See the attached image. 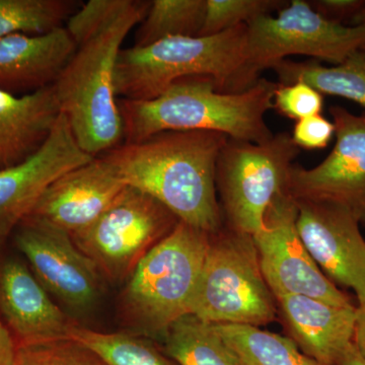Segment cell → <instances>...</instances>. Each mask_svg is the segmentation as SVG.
<instances>
[{"mask_svg":"<svg viewBox=\"0 0 365 365\" xmlns=\"http://www.w3.org/2000/svg\"><path fill=\"white\" fill-rule=\"evenodd\" d=\"M337 365H365V359L353 344Z\"/></svg>","mask_w":365,"mask_h":365,"instance_id":"d6a6232c","label":"cell"},{"mask_svg":"<svg viewBox=\"0 0 365 365\" xmlns=\"http://www.w3.org/2000/svg\"><path fill=\"white\" fill-rule=\"evenodd\" d=\"M206 0H155L135 34V47L172 37H199Z\"/></svg>","mask_w":365,"mask_h":365,"instance_id":"603a6c76","label":"cell"},{"mask_svg":"<svg viewBox=\"0 0 365 365\" xmlns=\"http://www.w3.org/2000/svg\"><path fill=\"white\" fill-rule=\"evenodd\" d=\"M228 137L211 131H163L101 155L127 186L162 203L180 222L209 235L222 228L215 167Z\"/></svg>","mask_w":365,"mask_h":365,"instance_id":"7a4b0ae2","label":"cell"},{"mask_svg":"<svg viewBox=\"0 0 365 365\" xmlns=\"http://www.w3.org/2000/svg\"><path fill=\"white\" fill-rule=\"evenodd\" d=\"M297 202L287 190L269 206L264 227L254 235L264 279L274 299L306 295L334 306H353L312 258L297 227Z\"/></svg>","mask_w":365,"mask_h":365,"instance_id":"30bf717a","label":"cell"},{"mask_svg":"<svg viewBox=\"0 0 365 365\" xmlns=\"http://www.w3.org/2000/svg\"><path fill=\"white\" fill-rule=\"evenodd\" d=\"M271 69L277 74L279 85L307 83L322 95L349 98L365 107V46L338 66H324L317 60L284 59Z\"/></svg>","mask_w":365,"mask_h":365,"instance_id":"ffe728a7","label":"cell"},{"mask_svg":"<svg viewBox=\"0 0 365 365\" xmlns=\"http://www.w3.org/2000/svg\"><path fill=\"white\" fill-rule=\"evenodd\" d=\"M285 328L300 350L325 365H337L353 345L356 307L334 306L306 295L276 299Z\"/></svg>","mask_w":365,"mask_h":365,"instance_id":"e0dca14e","label":"cell"},{"mask_svg":"<svg viewBox=\"0 0 365 365\" xmlns=\"http://www.w3.org/2000/svg\"><path fill=\"white\" fill-rule=\"evenodd\" d=\"M275 302L253 237L227 227L210 235L190 314L213 325L259 327L275 318Z\"/></svg>","mask_w":365,"mask_h":365,"instance_id":"8992f818","label":"cell"},{"mask_svg":"<svg viewBox=\"0 0 365 365\" xmlns=\"http://www.w3.org/2000/svg\"><path fill=\"white\" fill-rule=\"evenodd\" d=\"M180 222L153 197L127 186L91 225L72 241L112 282L128 280L139 262Z\"/></svg>","mask_w":365,"mask_h":365,"instance_id":"9c48e42d","label":"cell"},{"mask_svg":"<svg viewBox=\"0 0 365 365\" xmlns=\"http://www.w3.org/2000/svg\"><path fill=\"white\" fill-rule=\"evenodd\" d=\"M81 6L74 0H0V38L51 32L64 26Z\"/></svg>","mask_w":365,"mask_h":365,"instance_id":"d4e9b609","label":"cell"},{"mask_svg":"<svg viewBox=\"0 0 365 365\" xmlns=\"http://www.w3.org/2000/svg\"><path fill=\"white\" fill-rule=\"evenodd\" d=\"M335 134V126L321 114L299 120L292 134L294 143L304 150L325 148Z\"/></svg>","mask_w":365,"mask_h":365,"instance_id":"f1b7e54d","label":"cell"},{"mask_svg":"<svg viewBox=\"0 0 365 365\" xmlns=\"http://www.w3.org/2000/svg\"><path fill=\"white\" fill-rule=\"evenodd\" d=\"M287 6V2L281 0H206L205 18L199 37L217 35L247 25Z\"/></svg>","mask_w":365,"mask_h":365,"instance_id":"484cf974","label":"cell"},{"mask_svg":"<svg viewBox=\"0 0 365 365\" xmlns=\"http://www.w3.org/2000/svg\"><path fill=\"white\" fill-rule=\"evenodd\" d=\"M165 353L178 365H241L213 324L186 314L168 329Z\"/></svg>","mask_w":365,"mask_h":365,"instance_id":"44dd1931","label":"cell"},{"mask_svg":"<svg viewBox=\"0 0 365 365\" xmlns=\"http://www.w3.org/2000/svg\"><path fill=\"white\" fill-rule=\"evenodd\" d=\"M335 148L313 169L292 165L285 190L294 200L334 204L365 225V115L330 109Z\"/></svg>","mask_w":365,"mask_h":365,"instance_id":"8fae6325","label":"cell"},{"mask_svg":"<svg viewBox=\"0 0 365 365\" xmlns=\"http://www.w3.org/2000/svg\"><path fill=\"white\" fill-rule=\"evenodd\" d=\"M18 345L13 335L0 319V365H14Z\"/></svg>","mask_w":365,"mask_h":365,"instance_id":"4dcf8cb0","label":"cell"},{"mask_svg":"<svg viewBox=\"0 0 365 365\" xmlns=\"http://www.w3.org/2000/svg\"><path fill=\"white\" fill-rule=\"evenodd\" d=\"M241 365H325L304 354L294 340L259 327L213 325Z\"/></svg>","mask_w":365,"mask_h":365,"instance_id":"7402d4cb","label":"cell"},{"mask_svg":"<svg viewBox=\"0 0 365 365\" xmlns=\"http://www.w3.org/2000/svg\"><path fill=\"white\" fill-rule=\"evenodd\" d=\"M60 114L53 86L23 96L0 90V170L16 167L36 155Z\"/></svg>","mask_w":365,"mask_h":365,"instance_id":"d6986e66","label":"cell"},{"mask_svg":"<svg viewBox=\"0 0 365 365\" xmlns=\"http://www.w3.org/2000/svg\"><path fill=\"white\" fill-rule=\"evenodd\" d=\"M299 153L288 132L262 143L228 138L215 167L216 191L227 227L251 237L263 230L266 211L285 190Z\"/></svg>","mask_w":365,"mask_h":365,"instance_id":"52a82bcc","label":"cell"},{"mask_svg":"<svg viewBox=\"0 0 365 365\" xmlns=\"http://www.w3.org/2000/svg\"><path fill=\"white\" fill-rule=\"evenodd\" d=\"M74 49L66 26L41 35L16 33L0 38V90L20 96L52 86Z\"/></svg>","mask_w":365,"mask_h":365,"instance_id":"ac0fdd59","label":"cell"},{"mask_svg":"<svg viewBox=\"0 0 365 365\" xmlns=\"http://www.w3.org/2000/svg\"><path fill=\"white\" fill-rule=\"evenodd\" d=\"M297 227L312 258L331 281L350 288L365 304V240L359 220L346 209L295 200Z\"/></svg>","mask_w":365,"mask_h":365,"instance_id":"4fadbf2b","label":"cell"},{"mask_svg":"<svg viewBox=\"0 0 365 365\" xmlns=\"http://www.w3.org/2000/svg\"><path fill=\"white\" fill-rule=\"evenodd\" d=\"M323 95L304 83L282 86L278 83L273 98V108L282 116L299 120L316 116L323 109Z\"/></svg>","mask_w":365,"mask_h":365,"instance_id":"83f0119b","label":"cell"},{"mask_svg":"<svg viewBox=\"0 0 365 365\" xmlns=\"http://www.w3.org/2000/svg\"><path fill=\"white\" fill-rule=\"evenodd\" d=\"M209 241L207 232L178 223L127 280L121 297L125 318L145 333L165 336L170 325L190 314Z\"/></svg>","mask_w":365,"mask_h":365,"instance_id":"5b68a950","label":"cell"},{"mask_svg":"<svg viewBox=\"0 0 365 365\" xmlns=\"http://www.w3.org/2000/svg\"><path fill=\"white\" fill-rule=\"evenodd\" d=\"M354 26H365V6L353 19Z\"/></svg>","mask_w":365,"mask_h":365,"instance_id":"836d02e7","label":"cell"},{"mask_svg":"<svg viewBox=\"0 0 365 365\" xmlns=\"http://www.w3.org/2000/svg\"><path fill=\"white\" fill-rule=\"evenodd\" d=\"M247 25L207 37H172L122 49L115 71L117 97L150 101L192 76L215 79L218 91L237 93L246 62Z\"/></svg>","mask_w":365,"mask_h":365,"instance_id":"277c9868","label":"cell"},{"mask_svg":"<svg viewBox=\"0 0 365 365\" xmlns=\"http://www.w3.org/2000/svg\"><path fill=\"white\" fill-rule=\"evenodd\" d=\"M126 187L105 158L96 157L55 180L24 220L71 235L95 222Z\"/></svg>","mask_w":365,"mask_h":365,"instance_id":"9a60e30c","label":"cell"},{"mask_svg":"<svg viewBox=\"0 0 365 365\" xmlns=\"http://www.w3.org/2000/svg\"><path fill=\"white\" fill-rule=\"evenodd\" d=\"M14 365H106L88 347L71 339L18 348Z\"/></svg>","mask_w":365,"mask_h":365,"instance_id":"4316f807","label":"cell"},{"mask_svg":"<svg viewBox=\"0 0 365 365\" xmlns=\"http://www.w3.org/2000/svg\"><path fill=\"white\" fill-rule=\"evenodd\" d=\"M14 232L16 248L48 294L73 311H86L96 304L102 275L71 235L30 220H23Z\"/></svg>","mask_w":365,"mask_h":365,"instance_id":"7c38bea8","label":"cell"},{"mask_svg":"<svg viewBox=\"0 0 365 365\" xmlns=\"http://www.w3.org/2000/svg\"><path fill=\"white\" fill-rule=\"evenodd\" d=\"M0 319L18 348L69 339L76 324L53 302L30 267L16 258L0 261Z\"/></svg>","mask_w":365,"mask_h":365,"instance_id":"2e32d148","label":"cell"},{"mask_svg":"<svg viewBox=\"0 0 365 365\" xmlns=\"http://www.w3.org/2000/svg\"><path fill=\"white\" fill-rule=\"evenodd\" d=\"M365 46V26L334 23L314 11L309 1L292 0L277 16H263L247 24L246 62L237 93L259 81L264 69L294 55L344 62Z\"/></svg>","mask_w":365,"mask_h":365,"instance_id":"ba28073f","label":"cell"},{"mask_svg":"<svg viewBox=\"0 0 365 365\" xmlns=\"http://www.w3.org/2000/svg\"><path fill=\"white\" fill-rule=\"evenodd\" d=\"M278 83L260 78L241 93L218 91L215 79H180L150 101L118 98L123 143L163 131H211L235 140L262 143L274 133L265 122Z\"/></svg>","mask_w":365,"mask_h":365,"instance_id":"3957f363","label":"cell"},{"mask_svg":"<svg viewBox=\"0 0 365 365\" xmlns=\"http://www.w3.org/2000/svg\"><path fill=\"white\" fill-rule=\"evenodd\" d=\"M69 339L81 343L106 365H178L148 341L127 333H104L76 323Z\"/></svg>","mask_w":365,"mask_h":365,"instance_id":"cb8c5ba5","label":"cell"},{"mask_svg":"<svg viewBox=\"0 0 365 365\" xmlns=\"http://www.w3.org/2000/svg\"><path fill=\"white\" fill-rule=\"evenodd\" d=\"M93 158L78 145L66 116L60 114L49 138L36 155L16 167L0 170V245L55 180Z\"/></svg>","mask_w":365,"mask_h":365,"instance_id":"5bb4252c","label":"cell"},{"mask_svg":"<svg viewBox=\"0 0 365 365\" xmlns=\"http://www.w3.org/2000/svg\"><path fill=\"white\" fill-rule=\"evenodd\" d=\"M353 344L365 359V304L356 307Z\"/></svg>","mask_w":365,"mask_h":365,"instance_id":"1f68e13d","label":"cell"},{"mask_svg":"<svg viewBox=\"0 0 365 365\" xmlns=\"http://www.w3.org/2000/svg\"><path fill=\"white\" fill-rule=\"evenodd\" d=\"M150 2L90 0L67 21L76 49L52 86L78 145L91 157L116 148L123 139L115 71L121 45L144 20Z\"/></svg>","mask_w":365,"mask_h":365,"instance_id":"6da1fadb","label":"cell"},{"mask_svg":"<svg viewBox=\"0 0 365 365\" xmlns=\"http://www.w3.org/2000/svg\"><path fill=\"white\" fill-rule=\"evenodd\" d=\"M314 11L326 20L341 24L340 20L354 16L365 6L364 1L359 0H314L309 1Z\"/></svg>","mask_w":365,"mask_h":365,"instance_id":"f546056e","label":"cell"}]
</instances>
